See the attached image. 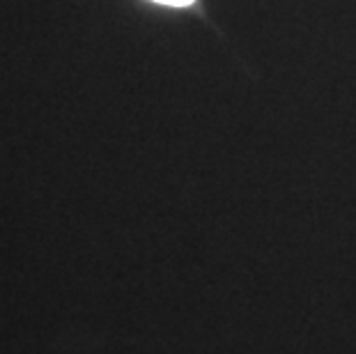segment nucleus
Segmentation results:
<instances>
[{"label":"nucleus","instance_id":"f257e3e1","mask_svg":"<svg viewBox=\"0 0 356 354\" xmlns=\"http://www.w3.org/2000/svg\"><path fill=\"white\" fill-rule=\"evenodd\" d=\"M156 3H163V5H172V7H184V5H191L193 0H156Z\"/></svg>","mask_w":356,"mask_h":354}]
</instances>
